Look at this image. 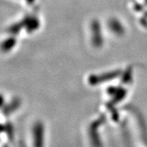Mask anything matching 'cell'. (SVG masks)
Wrapping results in <instances>:
<instances>
[{
	"label": "cell",
	"mask_w": 147,
	"mask_h": 147,
	"mask_svg": "<svg viewBox=\"0 0 147 147\" xmlns=\"http://www.w3.org/2000/svg\"><path fill=\"white\" fill-rule=\"evenodd\" d=\"M13 42L11 41V39H8L7 40H5L4 43H2L1 45V49H2V50L3 51H6L8 50L10 48H11V45H13Z\"/></svg>",
	"instance_id": "1"
},
{
	"label": "cell",
	"mask_w": 147,
	"mask_h": 147,
	"mask_svg": "<svg viewBox=\"0 0 147 147\" xmlns=\"http://www.w3.org/2000/svg\"><path fill=\"white\" fill-rule=\"evenodd\" d=\"M4 103V98L2 97V95H0V108L2 106V105Z\"/></svg>",
	"instance_id": "2"
},
{
	"label": "cell",
	"mask_w": 147,
	"mask_h": 147,
	"mask_svg": "<svg viewBox=\"0 0 147 147\" xmlns=\"http://www.w3.org/2000/svg\"><path fill=\"white\" fill-rule=\"evenodd\" d=\"M4 130H5V127H4V125H2V124H0V133L2 132V131H3Z\"/></svg>",
	"instance_id": "3"
}]
</instances>
